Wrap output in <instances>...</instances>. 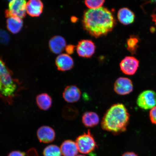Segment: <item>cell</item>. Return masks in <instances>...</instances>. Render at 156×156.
I'll list each match as a JSON object with an SVG mask.
<instances>
[{
  "label": "cell",
  "instance_id": "obj_29",
  "mask_svg": "<svg viewBox=\"0 0 156 156\" xmlns=\"http://www.w3.org/2000/svg\"><path fill=\"white\" fill-rule=\"evenodd\" d=\"M76 156H86L85 155H77Z\"/></svg>",
  "mask_w": 156,
  "mask_h": 156
},
{
  "label": "cell",
  "instance_id": "obj_1",
  "mask_svg": "<svg viewBox=\"0 0 156 156\" xmlns=\"http://www.w3.org/2000/svg\"><path fill=\"white\" fill-rule=\"evenodd\" d=\"M116 23L112 12L105 7L89 9L83 13V28L89 34L95 38L108 34L114 29Z\"/></svg>",
  "mask_w": 156,
  "mask_h": 156
},
{
  "label": "cell",
  "instance_id": "obj_17",
  "mask_svg": "<svg viewBox=\"0 0 156 156\" xmlns=\"http://www.w3.org/2000/svg\"><path fill=\"white\" fill-rule=\"evenodd\" d=\"M100 119L96 113L92 112H85L82 118L83 125L86 127L92 128L99 124Z\"/></svg>",
  "mask_w": 156,
  "mask_h": 156
},
{
  "label": "cell",
  "instance_id": "obj_2",
  "mask_svg": "<svg viewBox=\"0 0 156 156\" xmlns=\"http://www.w3.org/2000/svg\"><path fill=\"white\" fill-rule=\"evenodd\" d=\"M130 115L124 105L116 103L105 112L101 122V127L103 130L118 135L126 131Z\"/></svg>",
  "mask_w": 156,
  "mask_h": 156
},
{
  "label": "cell",
  "instance_id": "obj_24",
  "mask_svg": "<svg viewBox=\"0 0 156 156\" xmlns=\"http://www.w3.org/2000/svg\"><path fill=\"white\" fill-rule=\"evenodd\" d=\"M24 152L20 151H13L10 153L8 156H25Z\"/></svg>",
  "mask_w": 156,
  "mask_h": 156
},
{
  "label": "cell",
  "instance_id": "obj_8",
  "mask_svg": "<svg viewBox=\"0 0 156 156\" xmlns=\"http://www.w3.org/2000/svg\"><path fill=\"white\" fill-rule=\"evenodd\" d=\"M95 44L92 41L83 40L78 42L76 46L77 53L82 57L89 58L94 53Z\"/></svg>",
  "mask_w": 156,
  "mask_h": 156
},
{
  "label": "cell",
  "instance_id": "obj_11",
  "mask_svg": "<svg viewBox=\"0 0 156 156\" xmlns=\"http://www.w3.org/2000/svg\"><path fill=\"white\" fill-rule=\"evenodd\" d=\"M55 63L59 71H65L71 69L74 66L73 58L69 55L62 54L56 58Z\"/></svg>",
  "mask_w": 156,
  "mask_h": 156
},
{
  "label": "cell",
  "instance_id": "obj_14",
  "mask_svg": "<svg viewBox=\"0 0 156 156\" xmlns=\"http://www.w3.org/2000/svg\"><path fill=\"white\" fill-rule=\"evenodd\" d=\"M44 5L39 0H30L27 2V12L32 17H38L41 14Z\"/></svg>",
  "mask_w": 156,
  "mask_h": 156
},
{
  "label": "cell",
  "instance_id": "obj_23",
  "mask_svg": "<svg viewBox=\"0 0 156 156\" xmlns=\"http://www.w3.org/2000/svg\"><path fill=\"white\" fill-rule=\"evenodd\" d=\"M149 116L152 123L156 125V106L150 111Z\"/></svg>",
  "mask_w": 156,
  "mask_h": 156
},
{
  "label": "cell",
  "instance_id": "obj_6",
  "mask_svg": "<svg viewBox=\"0 0 156 156\" xmlns=\"http://www.w3.org/2000/svg\"><path fill=\"white\" fill-rule=\"evenodd\" d=\"M133 89L132 81L128 78L120 77L117 79L114 83V90L119 95L129 94Z\"/></svg>",
  "mask_w": 156,
  "mask_h": 156
},
{
  "label": "cell",
  "instance_id": "obj_3",
  "mask_svg": "<svg viewBox=\"0 0 156 156\" xmlns=\"http://www.w3.org/2000/svg\"><path fill=\"white\" fill-rule=\"evenodd\" d=\"M75 142L79 151L85 154L92 153L97 147L96 142L90 130L78 136Z\"/></svg>",
  "mask_w": 156,
  "mask_h": 156
},
{
  "label": "cell",
  "instance_id": "obj_5",
  "mask_svg": "<svg viewBox=\"0 0 156 156\" xmlns=\"http://www.w3.org/2000/svg\"><path fill=\"white\" fill-rule=\"evenodd\" d=\"M27 2L24 0H13L9 3V8L6 10L5 16H17L21 19L26 16Z\"/></svg>",
  "mask_w": 156,
  "mask_h": 156
},
{
  "label": "cell",
  "instance_id": "obj_28",
  "mask_svg": "<svg viewBox=\"0 0 156 156\" xmlns=\"http://www.w3.org/2000/svg\"><path fill=\"white\" fill-rule=\"evenodd\" d=\"M77 20V18L75 17H72L71 18V21L73 22H75Z\"/></svg>",
  "mask_w": 156,
  "mask_h": 156
},
{
  "label": "cell",
  "instance_id": "obj_21",
  "mask_svg": "<svg viewBox=\"0 0 156 156\" xmlns=\"http://www.w3.org/2000/svg\"><path fill=\"white\" fill-rule=\"evenodd\" d=\"M139 40L136 36H131L127 41V49L132 54L135 53L136 49L138 47V44Z\"/></svg>",
  "mask_w": 156,
  "mask_h": 156
},
{
  "label": "cell",
  "instance_id": "obj_9",
  "mask_svg": "<svg viewBox=\"0 0 156 156\" xmlns=\"http://www.w3.org/2000/svg\"><path fill=\"white\" fill-rule=\"evenodd\" d=\"M37 134L39 141L46 144L53 142L56 136L55 132L53 129L47 126H41L38 129Z\"/></svg>",
  "mask_w": 156,
  "mask_h": 156
},
{
  "label": "cell",
  "instance_id": "obj_26",
  "mask_svg": "<svg viewBox=\"0 0 156 156\" xmlns=\"http://www.w3.org/2000/svg\"><path fill=\"white\" fill-rule=\"evenodd\" d=\"M122 156H138L137 154L133 152L128 151L123 154Z\"/></svg>",
  "mask_w": 156,
  "mask_h": 156
},
{
  "label": "cell",
  "instance_id": "obj_4",
  "mask_svg": "<svg viewBox=\"0 0 156 156\" xmlns=\"http://www.w3.org/2000/svg\"><path fill=\"white\" fill-rule=\"evenodd\" d=\"M136 104L142 110H151L156 106V93L152 90L142 91L138 95Z\"/></svg>",
  "mask_w": 156,
  "mask_h": 156
},
{
  "label": "cell",
  "instance_id": "obj_10",
  "mask_svg": "<svg viewBox=\"0 0 156 156\" xmlns=\"http://www.w3.org/2000/svg\"><path fill=\"white\" fill-rule=\"evenodd\" d=\"M81 96L80 90L75 85L66 87L63 93V97L66 102L73 103L80 100Z\"/></svg>",
  "mask_w": 156,
  "mask_h": 156
},
{
  "label": "cell",
  "instance_id": "obj_22",
  "mask_svg": "<svg viewBox=\"0 0 156 156\" xmlns=\"http://www.w3.org/2000/svg\"><path fill=\"white\" fill-rule=\"evenodd\" d=\"M105 2L104 0H86L85 1V3L89 9H94L102 7Z\"/></svg>",
  "mask_w": 156,
  "mask_h": 156
},
{
  "label": "cell",
  "instance_id": "obj_18",
  "mask_svg": "<svg viewBox=\"0 0 156 156\" xmlns=\"http://www.w3.org/2000/svg\"><path fill=\"white\" fill-rule=\"evenodd\" d=\"M36 103L41 110L46 111L51 106L52 99L47 93H42L36 98Z\"/></svg>",
  "mask_w": 156,
  "mask_h": 156
},
{
  "label": "cell",
  "instance_id": "obj_27",
  "mask_svg": "<svg viewBox=\"0 0 156 156\" xmlns=\"http://www.w3.org/2000/svg\"><path fill=\"white\" fill-rule=\"evenodd\" d=\"M151 17L153 21L155 22V24L156 25V14L152 15Z\"/></svg>",
  "mask_w": 156,
  "mask_h": 156
},
{
  "label": "cell",
  "instance_id": "obj_19",
  "mask_svg": "<svg viewBox=\"0 0 156 156\" xmlns=\"http://www.w3.org/2000/svg\"><path fill=\"white\" fill-rule=\"evenodd\" d=\"M12 77V73L0 58V90Z\"/></svg>",
  "mask_w": 156,
  "mask_h": 156
},
{
  "label": "cell",
  "instance_id": "obj_15",
  "mask_svg": "<svg viewBox=\"0 0 156 156\" xmlns=\"http://www.w3.org/2000/svg\"><path fill=\"white\" fill-rule=\"evenodd\" d=\"M117 17L119 21L125 25L132 24L134 22L135 15L133 12L127 8H122L119 10Z\"/></svg>",
  "mask_w": 156,
  "mask_h": 156
},
{
  "label": "cell",
  "instance_id": "obj_20",
  "mask_svg": "<svg viewBox=\"0 0 156 156\" xmlns=\"http://www.w3.org/2000/svg\"><path fill=\"white\" fill-rule=\"evenodd\" d=\"M44 156H62V154L60 148L55 145H48L44 150Z\"/></svg>",
  "mask_w": 156,
  "mask_h": 156
},
{
  "label": "cell",
  "instance_id": "obj_7",
  "mask_svg": "<svg viewBox=\"0 0 156 156\" xmlns=\"http://www.w3.org/2000/svg\"><path fill=\"white\" fill-rule=\"evenodd\" d=\"M139 65V61L136 58L132 56L125 57L120 64V69L122 73L128 75H134Z\"/></svg>",
  "mask_w": 156,
  "mask_h": 156
},
{
  "label": "cell",
  "instance_id": "obj_12",
  "mask_svg": "<svg viewBox=\"0 0 156 156\" xmlns=\"http://www.w3.org/2000/svg\"><path fill=\"white\" fill-rule=\"evenodd\" d=\"M51 51L55 54H59L66 48V41L62 36H56L51 39L49 43Z\"/></svg>",
  "mask_w": 156,
  "mask_h": 156
},
{
  "label": "cell",
  "instance_id": "obj_16",
  "mask_svg": "<svg viewBox=\"0 0 156 156\" xmlns=\"http://www.w3.org/2000/svg\"><path fill=\"white\" fill-rule=\"evenodd\" d=\"M7 18V28L9 32L13 34L18 33L23 26L22 19L15 16H9Z\"/></svg>",
  "mask_w": 156,
  "mask_h": 156
},
{
  "label": "cell",
  "instance_id": "obj_13",
  "mask_svg": "<svg viewBox=\"0 0 156 156\" xmlns=\"http://www.w3.org/2000/svg\"><path fill=\"white\" fill-rule=\"evenodd\" d=\"M60 149L63 156H76L79 151L76 142L71 140H66L63 141Z\"/></svg>",
  "mask_w": 156,
  "mask_h": 156
},
{
  "label": "cell",
  "instance_id": "obj_25",
  "mask_svg": "<svg viewBox=\"0 0 156 156\" xmlns=\"http://www.w3.org/2000/svg\"><path fill=\"white\" fill-rule=\"evenodd\" d=\"M75 46L73 45L69 44L66 46L65 49L68 54H72L73 53Z\"/></svg>",
  "mask_w": 156,
  "mask_h": 156
}]
</instances>
